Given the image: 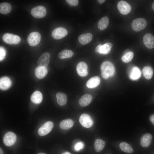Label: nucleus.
I'll use <instances>...</instances> for the list:
<instances>
[{"instance_id": "obj_1", "label": "nucleus", "mask_w": 154, "mask_h": 154, "mask_svg": "<svg viewBox=\"0 0 154 154\" xmlns=\"http://www.w3.org/2000/svg\"><path fill=\"white\" fill-rule=\"evenodd\" d=\"M102 76L105 79L114 75L115 72V68L113 64L108 61L103 62L101 66Z\"/></svg>"}, {"instance_id": "obj_2", "label": "nucleus", "mask_w": 154, "mask_h": 154, "mask_svg": "<svg viewBox=\"0 0 154 154\" xmlns=\"http://www.w3.org/2000/svg\"><path fill=\"white\" fill-rule=\"evenodd\" d=\"M147 22L143 18H138L134 20L131 24L132 29L136 32H139L143 29L146 26Z\"/></svg>"}, {"instance_id": "obj_3", "label": "nucleus", "mask_w": 154, "mask_h": 154, "mask_svg": "<svg viewBox=\"0 0 154 154\" xmlns=\"http://www.w3.org/2000/svg\"><path fill=\"white\" fill-rule=\"evenodd\" d=\"M41 35L37 32H33L31 33L27 38L28 44L31 46H35L37 45L40 42Z\"/></svg>"}, {"instance_id": "obj_4", "label": "nucleus", "mask_w": 154, "mask_h": 154, "mask_svg": "<svg viewBox=\"0 0 154 154\" xmlns=\"http://www.w3.org/2000/svg\"><path fill=\"white\" fill-rule=\"evenodd\" d=\"M3 40L9 44H17L21 40V38L18 36L9 33L5 34L3 36Z\"/></svg>"}, {"instance_id": "obj_5", "label": "nucleus", "mask_w": 154, "mask_h": 154, "mask_svg": "<svg viewBox=\"0 0 154 154\" xmlns=\"http://www.w3.org/2000/svg\"><path fill=\"white\" fill-rule=\"evenodd\" d=\"M46 13L45 8L42 6H38L33 8L31 10V15L34 17L41 18L44 17Z\"/></svg>"}, {"instance_id": "obj_6", "label": "nucleus", "mask_w": 154, "mask_h": 154, "mask_svg": "<svg viewBox=\"0 0 154 154\" xmlns=\"http://www.w3.org/2000/svg\"><path fill=\"white\" fill-rule=\"evenodd\" d=\"M16 139V134L13 132L9 131L7 132L4 136L3 141L5 145L10 146L15 143Z\"/></svg>"}, {"instance_id": "obj_7", "label": "nucleus", "mask_w": 154, "mask_h": 154, "mask_svg": "<svg viewBox=\"0 0 154 154\" xmlns=\"http://www.w3.org/2000/svg\"><path fill=\"white\" fill-rule=\"evenodd\" d=\"M54 126L53 123L48 121L42 125L39 128L38 133L40 136H44L48 133L51 130Z\"/></svg>"}, {"instance_id": "obj_8", "label": "nucleus", "mask_w": 154, "mask_h": 154, "mask_svg": "<svg viewBox=\"0 0 154 154\" xmlns=\"http://www.w3.org/2000/svg\"><path fill=\"white\" fill-rule=\"evenodd\" d=\"M68 34L66 29L63 27H59L55 29L52 33V36L54 39H60L65 37Z\"/></svg>"}, {"instance_id": "obj_9", "label": "nucleus", "mask_w": 154, "mask_h": 154, "mask_svg": "<svg viewBox=\"0 0 154 154\" xmlns=\"http://www.w3.org/2000/svg\"><path fill=\"white\" fill-rule=\"evenodd\" d=\"M117 8L120 13L123 15L128 14L131 10L130 5L124 1H120L118 2Z\"/></svg>"}, {"instance_id": "obj_10", "label": "nucleus", "mask_w": 154, "mask_h": 154, "mask_svg": "<svg viewBox=\"0 0 154 154\" xmlns=\"http://www.w3.org/2000/svg\"><path fill=\"white\" fill-rule=\"evenodd\" d=\"M79 122L84 127L88 128L91 127L93 125V121L91 117L88 114H83L80 116Z\"/></svg>"}, {"instance_id": "obj_11", "label": "nucleus", "mask_w": 154, "mask_h": 154, "mask_svg": "<svg viewBox=\"0 0 154 154\" xmlns=\"http://www.w3.org/2000/svg\"><path fill=\"white\" fill-rule=\"evenodd\" d=\"M50 55L48 52L43 53L39 57L37 61L39 66L46 68L49 64Z\"/></svg>"}, {"instance_id": "obj_12", "label": "nucleus", "mask_w": 154, "mask_h": 154, "mask_svg": "<svg viewBox=\"0 0 154 154\" xmlns=\"http://www.w3.org/2000/svg\"><path fill=\"white\" fill-rule=\"evenodd\" d=\"M76 71L78 74L82 77L86 76L88 74V66L84 62H80L76 66Z\"/></svg>"}, {"instance_id": "obj_13", "label": "nucleus", "mask_w": 154, "mask_h": 154, "mask_svg": "<svg viewBox=\"0 0 154 154\" xmlns=\"http://www.w3.org/2000/svg\"><path fill=\"white\" fill-rule=\"evenodd\" d=\"M143 43L145 46L149 49L154 48V37L151 34L147 33L143 37Z\"/></svg>"}, {"instance_id": "obj_14", "label": "nucleus", "mask_w": 154, "mask_h": 154, "mask_svg": "<svg viewBox=\"0 0 154 154\" xmlns=\"http://www.w3.org/2000/svg\"><path fill=\"white\" fill-rule=\"evenodd\" d=\"M100 81V78L98 76H95L90 78L87 82L86 85L89 88H94L99 84Z\"/></svg>"}, {"instance_id": "obj_15", "label": "nucleus", "mask_w": 154, "mask_h": 154, "mask_svg": "<svg viewBox=\"0 0 154 154\" xmlns=\"http://www.w3.org/2000/svg\"><path fill=\"white\" fill-rule=\"evenodd\" d=\"M11 82L10 79L7 76L3 77L0 79V88L2 90H6L10 87Z\"/></svg>"}, {"instance_id": "obj_16", "label": "nucleus", "mask_w": 154, "mask_h": 154, "mask_svg": "<svg viewBox=\"0 0 154 154\" xmlns=\"http://www.w3.org/2000/svg\"><path fill=\"white\" fill-rule=\"evenodd\" d=\"M48 73L46 68L39 66L37 67L35 70V75L36 77L39 79L44 78Z\"/></svg>"}, {"instance_id": "obj_17", "label": "nucleus", "mask_w": 154, "mask_h": 154, "mask_svg": "<svg viewBox=\"0 0 154 154\" xmlns=\"http://www.w3.org/2000/svg\"><path fill=\"white\" fill-rule=\"evenodd\" d=\"M31 101L35 104H40L42 100V94L40 91H35L31 95Z\"/></svg>"}, {"instance_id": "obj_18", "label": "nucleus", "mask_w": 154, "mask_h": 154, "mask_svg": "<svg viewBox=\"0 0 154 154\" xmlns=\"http://www.w3.org/2000/svg\"><path fill=\"white\" fill-rule=\"evenodd\" d=\"M92 99V96L88 94H85L82 96L79 101V104L82 106H86L91 102Z\"/></svg>"}, {"instance_id": "obj_19", "label": "nucleus", "mask_w": 154, "mask_h": 154, "mask_svg": "<svg viewBox=\"0 0 154 154\" xmlns=\"http://www.w3.org/2000/svg\"><path fill=\"white\" fill-rule=\"evenodd\" d=\"M92 38V34L88 33L80 35L78 38V40L81 44L84 45L90 42Z\"/></svg>"}, {"instance_id": "obj_20", "label": "nucleus", "mask_w": 154, "mask_h": 154, "mask_svg": "<svg viewBox=\"0 0 154 154\" xmlns=\"http://www.w3.org/2000/svg\"><path fill=\"white\" fill-rule=\"evenodd\" d=\"M152 139V135L148 133L144 134L141 138V145L143 147H147L150 144Z\"/></svg>"}, {"instance_id": "obj_21", "label": "nucleus", "mask_w": 154, "mask_h": 154, "mask_svg": "<svg viewBox=\"0 0 154 154\" xmlns=\"http://www.w3.org/2000/svg\"><path fill=\"white\" fill-rule=\"evenodd\" d=\"M57 101L58 104L62 106L66 104L67 101V97L64 93L58 92L56 95Z\"/></svg>"}, {"instance_id": "obj_22", "label": "nucleus", "mask_w": 154, "mask_h": 154, "mask_svg": "<svg viewBox=\"0 0 154 154\" xmlns=\"http://www.w3.org/2000/svg\"><path fill=\"white\" fill-rule=\"evenodd\" d=\"M109 23V19L107 16L101 18L98 23V27L100 30H103L108 27Z\"/></svg>"}, {"instance_id": "obj_23", "label": "nucleus", "mask_w": 154, "mask_h": 154, "mask_svg": "<svg viewBox=\"0 0 154 154\" xmlns=\"http://www.w3.org/2000/svg\"><path fill=\"white\" fill-rule=\"evenodd\" d=\"M74 122L71 119H68L62 120L60 124V127L64 130L68 129L72 127Z\"/></svg>"}, {"instance_id": "obj_24", "label": "nucleus", "mask_w": 154, "mask_h": 154, "mask_svg": "<svg viewBox=\"0 0 154 154\" xmlns=\"http://www.w3.org/2000/svg\"><path fill=\"white\" fill-rule=\"evenodd\" d=\"M105 142L104 140L100 139H96L94 145L96 151L99 152L102 151L105 147Z\"/></svg>"}, {"instance_id": "obj_25", "label": "nucleus", "mask_w": 154, "mask_h": 154, "mask_svg": "<svg viewBox=\"0 0 154 154\" xmlns=\"http://www.w3.org/2000/svg\"><path fill=\"white\" fill-rule=\"evenodd\" d=\"M141 73L139 69L137 67H134L132 69L129 74V78L132 80L139 79L140 77Z\"/></svg>"}, {"instance_id": "obj_26", "label": "nucleus", "mask_w": 154, "mask_h": 154, "mask_svg": "<svg viewBox=\"0 0 154 154\" xmlns=\"http://www.w3.org/2000/svg\"><path fill=\"white\" fill-rule=\"evenodd\" d=\"M11 9V6L9 3L4 2L0 4V13L3 14L9 13Z\"/></svg>"}, {"instance_id": "obj_27", "label": "nucleus", "mask_w": 154, "mask_h": 154, "mask_svg": "<svg viewBox=\"0 0 154 154\" xmlns=\"http://www.w3.org/2000/svg\"><path fill=\"white\" fill-rule=\"evenodd\" d=\"M119 147L120 149L125 152L131 153L133 152V149L131 146L126 142H121L119 145Z\"/></svg>"}, {"instance_id": "obj_28", "label": "nucleus", "mask_w": 154, "mask_h": 154, "mask_svg": "<svg viewBox=\"0 0 154 154\" xmlns=\"http://www.w3.org/2000/svg\"><path fill=\"white\" fill-rule=\"evenodd\" d=\"M112 46V43L110 42H107L105 44L101 46L99 53L103 54H108L110 52Z\"/></svg>"}, {"instance_id": "obj_29", "label": "nucleus", "mask_w": 154, "mask_h": 154, "mask_svg": "<svg viewBox=\"0 0 154 154\" xmlns=\"http://www.w3.org/2000/svg\"><path fill=\"white\" fill-rule=\"evenodd\" d=\"M74 54L72 51L68 49L64 50L60 52L58 54V57L60 59H64L71 57Z\"/></svg>"}, {"instance_id": "obj_30", "label": "nucleus", "mask_w": 154, "mask_h": 154, "mask_svg": "<svg viewBox=\"0 0 154 154\" xmlns=\"http://www.w3.org/2000/svg\"><path fill=\"white\" fill-rule=\"evenodd\" d=\"M143 73L146 79L148 80L151 79L153 75V70L151 67L149 66L145 67L143 69Z\"/></svg>"}, {"instance_id": "obj_31", "label": "nucleus", "mask_w": 154, "mask_h": 154, "mask_svg": "<svg viewBox=\"0 0 154 154\" xmlns=\"http://www.w3.org/2000/svg\"><path fill=\"white\" fill-rule=\"evenodd\" d=\"M133 55V52L131 51L129 52L122 56L121 60L123 62L125 63L129 62L132 60Z\"/></svg>"}, {"instance_id": "obj_32", "label": "nucleus", "mask_w": 154, "mask_h": 154, "mask_svg": "<svg viewBox=\"0 0 154 154\" xmlns=\"http://www.w3.org/2000/svg\"><path fill=\"white\" fill-rule=\"evenodd\" d=\"M84 147L83 142L82 141H79L75 144L74 146V148L76 151H78L82 149Z\"/></svg>"}, {"instance_id": "obj_33", "label": "nucleus", "mask_w": 154, "mask_h": 154, "mask_svg": "<svg viewBox=\"0 0 154 154\" xmlns=\"http://www.w3.org/2000/svg\"><path fill=\"white\" fill-rule=\"evenodd\" d=\"M66 1L69 5L73 6L77 5L79 2L78 0H66Z\"/></svg>"}, {"instance_id": "obj_34", "label": "nucleus", "mask_w": 154, "mask_h": 154, "mask_svg": "<svg viewBox=\"0 0 154 154\" xmlns=\"http://www.w3.org/2000/svg\"><path fill=\"white\" fill-rule=\"evenodd\" d=\"M6 55V51L5 49L2 46L0 48V60L1 61L5 58Z\"/></svg>"}, {"instance_id": "obj_35", "label": "nucleus", "mask_w": 154, "mask_h": 154, "mask_svg": "<svg viewBox=\"0 0 154 154\" xmlns=\"http://www.w3.org/2000/svg\"><path fill=\"white\" fill-rule=\"evenodd\" d=\"M102 46V45L101 44H100L98 45L95 48V50L96 52L99 53L100 50V48Z\"/></svg>"}, {"instance_id": "obj_36", "label": "nucleus", "mask_w": 154, "mask_h": 154, "mask_svg": "<svg viewBox=\"0 0 154 154\" xmlns=\"http://www.w3.org/2000/svg\"><path fill=\"white\" fill-rule=\"evenodd\" d=\"M150 120L154 125V114L151 115L150 117Z\"/></svg>"}, {"instance_id": "obj_37", "label": "nucleus", "mask_w": 154, "mask_h": 154, "mask_svg": "<svg viewBox=\"0 0 154 154\" xmlns=\"http://www.w3.org/2000/svg\"><path fill=\"white\" fill-rule=\"evenodd\" d=\"M105 0H97L98 2L100 4H102L103 3Z\"/></svg>"}, {"instance_id": "obj_38", "label": "nucleus", "mask_w": 154, "mask_h": 154, "mask_svg": "<svg viewBox=\"0 0 154 154\" xmlns=\"http://www.w3.org/2000/svg\"><path fill=\"white\" fill-rule=\"evenodd\" d=\"M62 154H71L70 153L66 151L62 153Z\"/></svg>"}, {"instance_id": "obj_39", "label": "nucleus", "mask_w": 154, "mask_h": 154, "mask_svg": "<svg viewBox=\"0 0 154 154\" xmlns=\"http://www.w3.org/2000/svg\"><path fill=\"white\" fill-rule=\"evenodd\" d=\"M0 154H3V151L1 148H0Z\"/></svg>"}, {"instance_id": "obj_40", "label": "nucleus", "mask_w": 154, "mask_h": 154, "mask_svg": "<svg viewBox=\"0 0 154 154\" xmlns=\"http://www.w3.org/2000/svg\"><path fill=\"white\" fill-rule=\"evenodd\" d=\"M152 9L154 11V1L153 2V3H152Z\"/></svg>"}, {"instance_id": "obj_41", "label": "nucleus", "mask_w": 154, "mask_h": 154, "mask_svg": "<svg viewBox=\"0 0 154 154\" xmlns=\"http://www.w3.org/2000/svg\"><path fill=\"white\" fill-rule=\"evenodd\" d=\"M37 154H46L43 153H38Z\"/></svg>"}]
</instances>
